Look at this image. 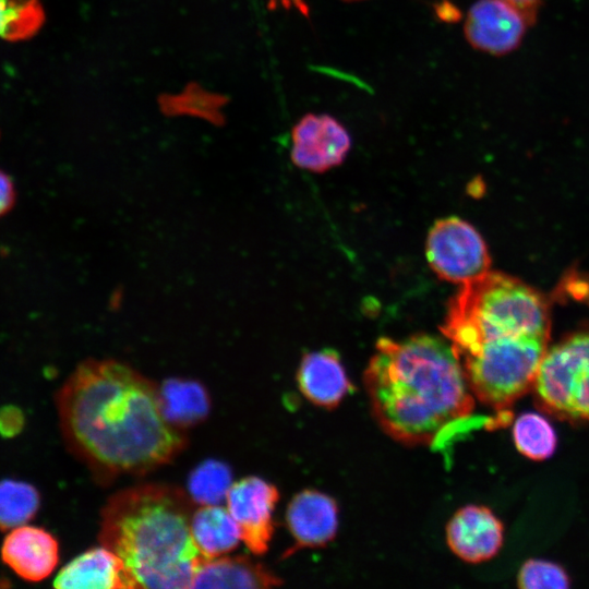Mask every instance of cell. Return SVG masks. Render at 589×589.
<instances>
[{
	"instance_id": "obj_11",
	"label": "cell",
	"mask_w": 589,
	"mask_h": 589,
	"mask_svg": "<svg viewBox=\"0 0 589 589\" xmlns=\"http://www.w3.org/2000/svg\"><path fill=\"white\" fill-rule=\"evenodd\" d=\"M338 519V504L328 494L312 489L296 494L286 510V524L293 545L284 557L302 549L327 545L337 534Z\"/></svg>"
},
{
	"instance_id": "obj_12",
	"label": "cell",
	"mask_w": 589,
	"mask_h": 589,
	"mask_svg": "<svg viewBox=\"0 0 589 589\" xmlns=\"http://www.w3.org/2000/svg\"><path fill=\"white\" fill-rule=\"evenodd\" d=\"M0 557L23 580L39 582L55 570L59 562V543L43 527L26 524L5 536Z\"/></svg>"
},
{
	"instance_id": "obj_14",
	"label": "cell",
	"mask_w": 589,
	"mask_h": 589,
	"mask_svg": "<svg viewBox=\"0 0 589 589\" xmlns=\"http://www.w3.org/2000/svg\"><path fill=\"white\" fill-rule=\"evenodd\" d=\"M64 589H133L119 556L105 546L89 549L63 566L53 580Z\"/></svg>"
},
{
	"instance_id": "obj_17",
	"label": "cell",
	"mask_w": 589,
	"mask_h": 589,
	"mask_svg": "<svg viewBox=\"0 0 589 589\" xmlns=\"http://www.w3.org/2000/svg\"><path fill=\"white\" fill-rule=\"evenodd\" d=\"M158 396L166 420L181 430L202 422L209 412L207 390L193 380L167 378L158 387Z\"/></svg>"
},
{
	"instance_id": "obj_21",
	"label": "cell",
	"mask_w": 589,
	"mask_h": 589,
	"mask_svg": "<svg viewBox=\"0 0 589 589\" xmlns=\"http://www.w3.org/2000/svg\"><path fill=\"white\" fill-rule=\"evenodd\" d=\"M44 21L40 0H0V37L3 39L29 38Z\"/></svg>"
},
{
	"instance_id": "obj_2",
	"label": "cell",
	"mask_w": 589,
	"mask_h": 589,
	"mask_svg": "<svg viewBox=\"0 0 589 589\" xmlns=\"http://www.w3.org/2000/svg\"><path fill=\"white\" fill-rule=\"evenodd\" d=\"M363 384L380 428L406 446L433 444L474 408L449 342L428 334L380 338Z\"/></svg>"
},
{
	"instance_id": "obj_19",
	"label": "cell",
	"mask_w": 589,
	"mask_h": 589,
	"mask_svg": "<svg viewBox=\"0 0 589 589\" xmlns=\"http://www.w3.org/2000/svg\"><path fill=\"white\" fill-rule=\"evenodd\" d=\"M513 440L518 452L532 460L550 458L557 445L553 425L537 412L521 413L513 424Z\"/></svg>"
},
{
	"instance_id": "obj_20",
	"label": "cell",
	"mask_w": 589,
	"mask_h": 589,
	"mask_svg": "<svg viewBox=\"0 0 589 589\" xmlns=\"http://www.w3.org/2000/svg\"><path fill=\"white\" fill-rule=\"evenodd\" d=\"M232 484L229 466L216 459H207L191 471L188 494L199 505H221Z\"/></svg>"
},
{
	"instance_id": "obj_5",
	"label": "cell",
	"mask_w": 589,
	"mask_h": 589,
	"mask_svg": "<svg viewBox=\"0 0 589 589\" xmlns=\"http://www.w3.org/2000/svg\"><path fill=\"white\" fill-rule=\"evenodd\" d=\"M531 389L544 412L569 422L589 421V329L545 350Z\"/></svg>"
},
{
	"instance_id": "obj_22",
	"label": "cell",
	"mask_w": 589,
	"mask_h": 589,
	"mask_svg": "<svg viewBox=\"0 0 589 589\" xmlns=\"http://www.w3.org/2000/svg\"><path fill=\"white\" fill-rule=\"evenodd\" d=\"M517 586L522 589H565L570 586V577L557 563L530 558L518 572Z\"/></svg>"
},
{
	"instance_id": "obj_18",
	"label": "cell",
	"mask_w": 589,
	"mask_h": 589,
	"mask_svg": "<svg viewBox=\"0 0 589 589\" xmlns=\"http://www.w3.org/2000/svg\"><path fill=\"white\" fill-rule=\"evenodd\" d=\"M40 494L31 483L0 480V530L8 531L26 525L38 513Z\"/></svg>"
},
{
	"instance_id": "obj_16",
	"label": "cell",
	"mask_w": 589,
	"mask_h": 589,
	"mask_svg": "<svg viewBox=\"0 0 589 589\" xmlns=\"http://www.w3.org/2000/svg\"><path fill=\"white\" fill-rule=\"evenodd\" d=\"M190 527L194 544L205 558L226 555L241 541L238 524L221 505H200L192 513Z\"/></svg>"
},
{
	"instance_id": "obj_13",
	"label": "cell",
	"mask_w": 589,
	"mask_h": 589,
	"mask_svg": "<svg viewBox=\"0 0 589 589\" xmlns=\"http://www.w3.org/2000/svg\"><path fill=\"white\" fill-rule=\"evenodd\" d=\"M297 383L311 404L327 410L338 407L352 388L339 356L329 349L308 352L302 357Z\"/></svg>"
},
{
	"instance_id": "obj_26",
	"label": "cell",
	"mask_w": 589,
	"mask_h": 589,
	"mask_svg": "<svg viewBox=\"0 0 589 589\" xmlns=\"http://www.w3.org/2000/svg\"><path fill=\"white\" fill-rule=\"evenodd\" d=\"M267 4L271 9H296L303 15L309 13V8L303 0H267Z\"/></svg>"
},
{
	"instance_id": "obj_24",
	"label": "cell",
	"mask_w": 589,
	"mask_h": 589,
	"mask_svg": "<svg viewBox=\"0 0 589 589\" xmlns=\"http://www.w3.org/2000/svg\"><path fill=\"white\" fill-rule=\"evenodd\" d=\"M16 190L11 177L0 170V218L15 205Z\"/></svg>"
},
{
	"instance_id": "obj_25",
	"label": "cell",
	"mask_w": 589,
	"mask_h": 589,
	"mask_svg": "<svg viewBox=\"0 0 589 589\" xmlns=\"http://www.w3.org/2000/svg\"><path fill=\"white\" fill-rule=\"evenodd\" d=\"M512 4L516 5L518 9L524 11L528 17L534 22L537 21V15L542 0H506Z\"/></svg>"
},
{
	"instance_id": "obj_6",
	"label": "cell",
	"mask_w": 589,
	"mask_h": 589,
	"mask_svg": "<svg viewBox=\"0 0 589 589\" xmlns=\"http://www.w3.org/2000/svg\"><path fill=\"white\" fill-rule=\"evenodd\" d=\"M426 257L442 279L461 285L488 273L490 267L482 237L458 217L434 224L426 239Z\"/></svg>"
},
{
	"instance_id": "obj_27",
	"label": "cell",
	"mask_w": 589,
	"mask_h": 589,
	"mask_svg": "<svg viewBox=\"0 0 589 589\" xmlns=\"http://www.w3.org/2000/svg\"><path fill=\"white\" fill-rule=\"evenodd\" d=\"M342 1H346V2H356V1H361V0H342Z\"/></svg>"
},
{
	"instance_id": "obj_7",
	"label": "cell",
	"mask_w": 589,
	"mask_h": 589,
	"mask_svg": "<svg viewBox=\"0 0 589 589\" xmlns=\"http://www.w3.org/2000/svg\"><path fill=\"white\" fill-rule=\"evenodd\" d=\"M532 24L524 11L506 0H478L467 13L464 33L473 48L503 56L520 46Z\"/></svg>"
},
{
	"instance_id": "obj_3",
	"label": "cell",
	"mask_w": 589,
	"mask_h": 589,
	"mask_svg": "<svg viewBox=\"0 0 589 589\" xmlns=\"http://www.w3.org/2000/svg\"><path fill=\"white\" fill-rule=\"evenodd\" d=\"M193 501L181 489L146 483L111 495L99 542L123 562L134 588H191L205 557L191 534Z\"/></svg>"
},
{
	"instance_id": "obj_4",
	"label": "cell",
	"mask_w": 589,
	"mask_h": 589,
	"mask_svg": "<svg viewBox=\"0 0 589 589\" xmlns=\"http://www.w3.org/2000/svg\"><path fill=\"white\" fill-rule=\"evenodd\" d=\"M441 332L450 346L497 337L549 339L545 301L519 280L488 272L461 285Z\"/></svg>"
},
{
	"instance_id": "obj_1",
	"label": "cell",
	"mask_w": 589,
	"mask_h": 589,
	"mask_svg": "<svg viewBox=\"0 0 589 589\" xmlns=\"http://www.w3.org/2000/svg\"><path fill=\"white\" fill-rule=\"evenodd\" d=\"M56 406L68 448L103 479L148 472L187 445L183 430L161 411L158 386L119 361L80 363Z\"/></svg>"
},
{
	"instance_id": "obj_8",
	"label": "cell",
	"mask_w": 589,
	"mask_h": 589,
	"mask_svg": "<svg viewBox=\"0 0 589 589\" xmlns=\"http://www.w3.org/2000/svg\"><path fill=\"white\" fill-rule=\"evenodd\" d=\"M278 500L277 488L255 476L235 482L227 494L226 507L240 528L241 540L253 554L262 555L268 550Z\"/></svg>"
},
{
	"instance_id": "obj_10",
	"label": "cell",
	"mask_w": 589,
	"mask_h": 589,
	"mask_svg": "<svg viewBox=\"0 0 589 589\" xmlns=\"http://www.w3.org/2000/svg\"><path fill=\"white\" fill-rule=\"evenodd\" d=\"M445 538L456 556L464 562L478 564L500 552L504 526L491 508L469 504L459 508L448 520Z\"/></svg>"
},
{
	"instance_id": "obj_15",
	"label": "cell",
	"mask_w": 589,
	"mask_h": 589,
	"mask_svg": "<svg viewBox=\"0 0 589 589\" xmlns=\"http://www.w3.org/2000/svg\"><path fill=\"white\" fill-rule=\"evenodd\" d=\"M281 585V578L250 557L223 555L201 561L191 588L260 589Z\"/></svg>"
},
{
	"instance_id": "obj_23",
	"label": "cell",
	"mask_w": 589,
	"mask_h": 589,
	"mask_svg": "<svg viewBox=\"0 0 589 589\" xmlns=\"http://www.w3.org/2000/svg\"><path fill=\"white\" fill-rule=\"evenodd\" d=\"M24 425V416L22 411L13 406L0 409V434L5 437H12L21 432Z\"/></svg>"
},
{
	"instance_id": "obj_9",
	"label": "cell",
	"mask_w": 589,
	"mask_h": 589,
	"mask_svg": "<svg viewBox=\"0 0 589 589\" xmlns=\"http://www.w3.org/2000/svg\"><path fill=\"white\" fill-rule=\"evenodd\" d=\"M291 159L302 169L322 172L346 158L351 140L345 127L329 115L308 113L292 129Z\"/></svg>"
}]
</instances>
